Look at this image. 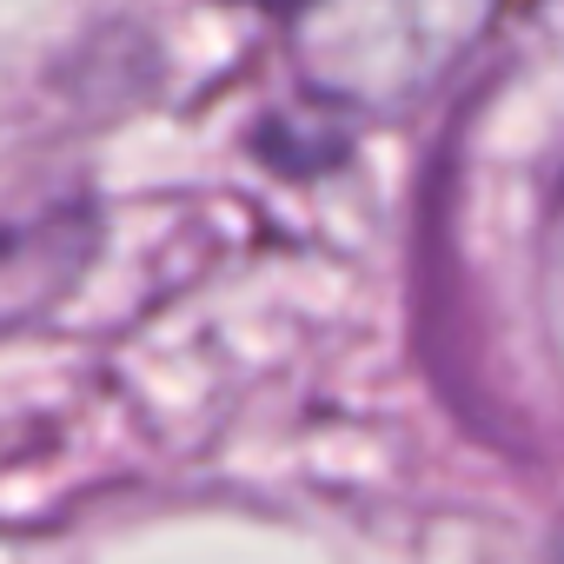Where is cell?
<instances>
[{"label": "cell", "instance_id": "cell-2", "mask_svg": "<svg viewBox=\"0 0 564 564\" xmlns=\"http://www.w3.org/2000/svg\"><path fill=\"white\" fill-rule=\"evenodd\" d=\"M259 153L279 166V173H313V166H333L346 153V127H326V120H293V113H272L259 127Z\"/></svg>", "mask_w": 564, "mask_h": 564}, {"label": "cell", "instance_id": "cell-1", "mask_svg": "<svg viewBox=\"0 0 564 564\" xmlns=\"http://www.w3.org/2000/svg\"><path fill=\"white\" fill-rule=\"evenodd\" d=\"M100 246V213L87 199H61L34 219L0 226V333L54 313Z\"/></svg>", "mask_w": 564, "mask_h": 564}, {"label": "cell", "instance_id": "cell-3", "mask_svg": "<svg viewBox=\"0 0 564 564\" xmlns=\"http://www.w3.org/2000/svg\"><path fill=\"white\" fill-rule=\"evenodd\" d=\"M246 8H265V14H293V8H306V0H246Z\"/></svg>", "mask_w": 564, "mask_h": 564}]
</instances>
